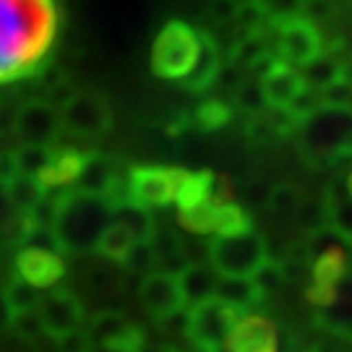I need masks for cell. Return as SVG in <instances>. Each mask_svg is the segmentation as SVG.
Returning <instances> with one entry per match:
<instances>
[{
	"label": "cell",
	"mask_w": 352,
	"mask_h": 352,
	"mask_svg": "<svg viewBox=\"0 0 352 352\" xmlns=\"http://www.w3.org/2000/svg\"><path fill=\"white\" fill-rule=\"evenodd\" d=\"M55 37V0H0V84L37 74Z\"/></svg>",
	"instance_id": "obj_1"
},
{
	"label": "cell",
	"mask_w": 352,
	"mask_h": 352,
	"mask_svg": "<svg viewBox=\"0 0 352 352\" xmlns=\"http://www.w3.org/2000/svg\"><path fill=\"white\" fill-rule=\"evenodd\" d=\"M151 71L188 91H204L222 74V52L209 34L186 21H167L151 45Z\"/></svg>",
	"instance_id": "obj_2"
},
{
	"label": "cell",
	"mask_w": 352,
	"mask_h": 352,
	"mask_svg": "<svg viewBox=\"0 0 352 352\" xmlns=\"http://www.w3.org/2000/svg\"><path fill=\"white\" fill-rule=\"evenodd\" d=\"M113 206L102 196L68 190L58 196L52 214V238L60 253H87L97 248L104 227L113 222Z\"/></svg>",
	"instance_id": "obj_3"
},
{
	"label": "cell",
	"mask_w": 352,
	"mask_h": 352,
	"mask_svg": "<svg viewBox=\"0 0 352 352\" xmlns=\"http://www.w3.org/2000/svg\"><path fill=\"white\" fill-rule=\"evenodd\" d=\"M300 149L314 162H340L352 157V107L321 102L300 118Z\"/></svg>",
	"instance_id": "obj_4"
},
{
	"label": "cell",
	"mask_w": 352,
	"mask_h": 352,
	"mask_svg": "<svg viewBox=\"0 0 352 352\" xmlns=\"http://www.w3.org/2000/svg\"><path fill=\"white\" fill-rule=\"evenodd\" d=\"M266 240L253 230L219 235L209 240V264L217 269L219 277H256L269 264Z\"/></svg>",
	"instance_id": "obj_5"
},
{
	"label": "cell",
	"mask_w": 352,
	"mask_h": 352,
	"mask_svg": "<svg viewBox=\"0 0 352 352\" xmlns=\"http://www.w3.org/2000/svg\"><path fill=\"white\" fill-rule=\"evenodd\" d=\"M58 110H60V126L74 139H102L113 128V107L107 97L94 89L71 91Z\"/></svg>",
	"instance_id": "obj_6"
},
{
	"label": "cell",
	"mask_w": 352,
	"mask_h": 352,
	"mask_svg": "<svg viewBox=\"0 0 352 352\" xmlns=\"http://www.w3.org/2000/svg\"><path fill=\"white\" fill-rule=\"evenodd\" d=\"M186 170L167 164H133L128 167V204L141 209H162L175 206L177 190Z\"/></svg>",
	"instance_id": "obj_7"
},
{
	"label": "cell",
	"mask_w": 352,
	"mask_h": 352,
	"mask_svg": "<svg viewBox=\"0 0 352 352\" xmlns=\"http://www.w3.org/2000/svg\"><path fill=\"white\" fill-rule=\"evenodd\" d=\"M188 342L190 347H199L206 352H219L227 347L230 334L238 324L240 314L232 311L230 305H225L217 298L201 300L196 305H188Z\"/></svg>",
	"instance_id": "obj_8"
},
{
	"label": "cell",
	"mask_w": 352,
	"mask_h": 352,
	"mask_svg": "<svg viewBox=\"0 0 352 352\" xmlns=\"http://www.w3.org/2000/svg\"><path fill=\"white\" fill-rule=\"evenodd\" d=\"M11 128L13 136L21 141V146L52 149L58 136L63 133L60 110L47 100H29L16 107Z\"/></svg>",
	"instance_id": "obj_9"
},
{
	"label": "cell",
	"mask_w": 352,
	"mask_h": 352,
	"mask_svg": "<svg viewBox=\"0 0 352 352\" xmlns=\"http://www.w3.org/2000/svg\"><path fill=\"white\" fill-rule=\"evenodd\" d=\"M87 331L94 347H102L104 352H146L144 329L128 321L120 311H100L89 321Z\"/></svg>",
	"instance_id": "obj_10"
},
{
	"label": "cell",
	"mask_w": 352,
	"mask_h": 352,
	"mask_svg": "<svg viewBox=\"0 0 352 352\" xmlns=\"http://www.w3.org/2000/svg\"><path fill=\"white\" fill-rule=\"evenodd\" d=\"M42 318V329L52 342L63 340L68 334H74L78 329H84V305L76 298L71 289L55 287L47 289L39 300L37 308Z\"/></svg>",
	"instance_id": "obj_11"
},
{
	"label": "cell",
	"mask_w": 352,
	"mask_h": 352,
	"mask_svg": "<svg viewBox=\"0 0 352 352\" xmlns=\"http://www.w3.org/2000/svg\"><path fill=\"white\" fill-rule=\"evenodd\" d=\"M65 264L60 251L39 248V245H21L13 261V277L24 279L26 285L37 287L39 292L55 289L63 282Z\"/></svg>",
	"instance_id": "obj_12"
},
{
	"label": "cell",
	"mask_w": 352,
	"mask_h": 352,
	"mask_svg": "<svg viewBox=\"0 0 352 352\" xmlns=\"http://www.w3.org/2000/svg\"><path fill=\"white\" fill-rule=\"evenodd\" d=\"M272 26L277 29V60L292 65V68H302L308 60H314L316 55L324 50L318 29L305 16L279 21V24Z\"/></svg>",
	"instance_id": "obj_13"
},
{
	"label": "cell",
	"mask_w": 352,
	"mask_h": 352,
	"mask_svg": "<svg viewBox=\"0 0 352 352\" xmlns=\"http://www.w3.org/2000/svg\"><path fill=\"white\" fill-rule=\"evenodd\" d=\"M139 302L141 308L157 321L183 314L188 308L175 272H151V274H146L141 279Z\"/></svg>",
	"instance_id": "obj_14"
},
{
	"label": "cell",
	"mask_w": 352,
	"mask_h": 352,
	"mask_svg": "<svg viewBox=\"0 0 352 352\" xmlns=\"http://www.w3.org/2000/svg\"><path fill=\"white\" fill-rule=\"evenodd\" d=\"M261 94H264L266 107L272 110H292V104L300 100L305 84L300 78V71L282 60H272L264 71V78L258 81Z\"/></svg>",
	"instance_id": "obj_15"
},
{
	"label": "cell",
	"mask_w": 352,
	"mask_h": 352,
	"mask_svg": "<svg viewBox=\"0 0 352 352\" xmlns=\"http://www.w3.org/2000/svg\"><path fill=\"white\" fill-rule=\"evenodd\" d=\"M227 352H277V329L261 314H243L230 334Z\"/></svg>",
	"instance_id": "obj_16"
},
{
	"label": "cell",
	"mask_w": 352,
	"mask_h": 352,
	"mask_svg": "<svg viewBox=\"0 0 352 352\" xmlns=\"http://www.w3.org/2000/svg\"><path fill=\"white\" fill-rule=\"evenodd\" d=\"M318 324L342 342H352V277L342 279L318 308Z\"/></svg>",
	"instance_id": "obj_17"
},
{
	"label": "cell",
	"mask_w": 352,
	"mask_h": 352,
	"mask_svg": "<svg viewBox=\"0 0 352 352\" xmlns=\"http://www.w3.org/2000/svg\"><path fill=\"white\" fill-rule=\"evenodd\" d=\"M84 157H87V151H78L74 146L52 149L50 167L42 177L45 190H63L76 186V180L81 175V167H84Z\"/></svg>",
	"instance_id": "obj_18"
},
{
	"label": "cell",
	"mask_w": 352,
	"mask_h": 352,
	"mask_svg": "<svg viewBox=\"0 0 352 352\" xmlns=\"http://www.w3.org/2000/svg\"><path fill=\"white\" fill-rule=\"evenodd\" d=\"M298 71H300V78L308 91H329V89H334L344 78L342 58L324 50L318 52L314 60H308L302 68H298Z\"/></svg>",
	"instance_id": "obj_19"
},
{
	"label": "cell",
	"mask_w": 352,
	"mask_h": 352,
	"mask_svg": "<svg viewBox=\"0 0 352 352\" xmlns=\"http://www.w3.org/2000/svg\"><path fill=\"white\" fill-rule=\"evenodd\" d=\"M177 279H180V289H183L186 305H196V302L214 298L219 274H217V269L209 261H201V264L183 266L177 272Z\"/></svg>",
	"instance_id": "obj_20"
},
{
	"label": "cell",
	"mask_w": 352,
	"mask_h": 352,
	"mask_svg": "<svg viewBox=\"0 0 352 352\" xmlns=\"http://www.w3.org/2000/svg\"><path fill=\"white\" fill-rule=\"evenodd\" d=\"M214 298L222 300L225 305H230L232 311H238L240 316L251 314L253 305H258V302L264 300L256 279L251 277H219Z\"/></svg>",
	"instance_id": "obj_21"
},
{
	"label": "cell",
	"mask_w": 352,
	"mask_h": 352,
	"mask_svg": "<svg viewBox=\"0 0 352 352\" xmlns=\"http://www.w3.org/2000/svg\"><path fill=\"white\" fill-rule=\"evenodd\" d=\"M324 214L327 225L342 240L352 243V196L347 188H329L324 196Z\"/></svg>",
	"instance_id": "obj_22"
},
{
	"label": "cell",
	"mask_w": 352,
	"mask_h": 352,
	"mask_svg": "<svg viewBox=\"0 0 352 352\" xmlns=\"http://www.w3.org/2000/svg\"><path fill=\"white\" fill-rule=\"evenodd\" d=\"M3 190H6L11 206L21 214V217L29 214L32 209H37L39 204L50 196V190H45V186H42L39 180L26 177V175H13L11 180L3 186Z\"/></svg>",
	"instance_id": "obj_23"
},
{
	"label": "cell",
	"mask_w": 352,
	"mask_h": 352,
	"mask_svg": "<svg viewBox=\"0 0 352 352\" xmlns=\"http://www.w3.org/2000/svg\"><path fill=\"white\" fill-rule=\"evenodd\" d=\"M136 243H141V240L133 238V232H131L123 222H118V219L113 217V222L104 227V232H102L100 240H97L94 253H100V256L110 258V261L123 264V261L128 258V253L133 251Z\"/></svg>",
	"instance_id": "obj_24"
},
{
	"label": "cell",
	"mask_w": 352,
	"mask_h": 352,
	"mask_svg": "<svg viewBox=\"0 0 352 352\" xmlns=\"http://www.w3.org/2000/svg\"><path fill=\"white\" fill-rule=\"evenodd\" d=\"M52 149H42V146H19L13 149V162H16V175L34 177L42 183V177L50 167Z\"/></svg>",
	"instance_id": "obj_25"
},
{
	"label": "cell",
	"mask_w": 352,
	"mask_h": 352,
	"mask_svg": "<svg viewBox=\"0 0 352 352\" xmlns=\"http://www.w3.org/2000/svg\"><path fill=\"white\" fill-rule=\"evenodd\" d=\"M3 289H6V300H8L13 314L37 311L39 300H42V295H45V292H39L37 287L26 285L24 279H19V277H13L11 282H8V287H3Z\"/></svg>",
	"instance_id": "obj_26"
},
{
	"label": "cell",
	"mask_w": 352,
	"mask_h": 352,
	"mask_svg": "<svg viewBox=\"0 0 352 352\" xmlns=\"http://www.w3.org/2000/svg\"><path fill=\"white\" fill-rule=\"evenodd\" d=\"M253 6L264 13L266 21L279 24V21H289V19H300L305 0H253Z\"/></svg>",
	"instance_id": "obj_27"
},
{
	"label": "cell",
	"mask_w": 352,
	"mask_h": 352,
	"mask_svg": "<svg viewBox=\"0 0 352 352\" xmlns=\"http://www.w3.org/2000/svg\"><path fill=\"white\" fill-rule=\"evenodd\" d=\"M230 120V107L222 100H209L201 102L193 113V123L201 128V131H217Z\"/></svg>",
	"instance_id": "obj_28"
},
{
	"label": "cell",
	"mask_w": 352,
	"mask_h": 352,
	"mask_svg": "<svg viewBox=\"0 0 352 352\" xmlns=\"http://www.w3.org/2000/svg\"><path fill=\"white\" fill-rule=\"evenodd\" d=\"M123 266H128L131 272H136V274H151L154 272V266L157 264V253H154V245H151V240H141L133 245V251L128 253V258L123 261Z\"/></svg>",
	"instance_id": "obj_29"
},
{
	"label": "cell",
	"mask_w": 352,
	"mask_h": 352,
	"mask_svg": "<svg viewBox=\"0 0 352 352\" xmlns=\"http://www.w3.org/2000/svg\"><path fill=\"white\" fill-rule=\"evenodd\" d=\"M13 334L16 337H21V340L32 342L37 340V337H42L45 334V329H42V318H39L37 311H24V314H13L11 318V327Z\"/></svg>",
	"instance_id": "obj_30"
},
{
	"label": "cell",
	"mask_w": 352,
	"mask_h": 352,
	"mask_svg": "<svg viewBox=\"0 0 352 352\" xmlns=\"http://www.w3.org/2000/svg\"><path fill=\"white\" fill-rule=\"evenodd\" d=\"M55 344H58V352H94V342H91L87 329H78L74 334L58 340Z\"/></svg>",
	"instance_id": "obj_31"
},
{
	"label": "cell",
	"mask_w": 352,
	"mask_h": 352,
	"mask_svg": "<svg viewBox=\"0 0 352 352\" xmlns=\"http://www.w3.org/2000/svg\"><path fill=\"white\" fill-rule=\"evenodd\" d=\"M11 318H13V311L11 305H8V300H6V289L0 287V331L11 327Z\"/></svg>",
	"instance_id": "obj_32"
},
{
	"label": "cell",
	"mask_w": 352,
	"mask_h": 352,
	"mask_svg": "<svg viewBox=\"0 0 352 352\" xmlns=\"http://www.w3.org/2000/svg\"><path fill=\"white\" fill-rule=\"evenodd\" d=\"M344 188L350 190V196H352V173H350V175H347V183H344Z\"/></svg>",
	"instance_id": "obj_33"
},
{
	"label": "cell",
	"mask_w": 352,
	"mask_h": 352,
	"mask_svg": "<svg viewBox=\"0 0 352 352\" xmlns=\"http://www.w3.org/2000/svg\"><path fill=\"white\" fill-rule=\"evenodd\" d=\"M188 352H206V350H199V347H193V350H188Z\"/></svg>",
	"instance_id": "obj_34"
},
{
	"label": "cell",
	"mask_w": 352,
	"mask_h": 352,
	"mask_svg": "<svg viewBox=\"0 0 352 352\" xmlns=\"http://www.w3.org/2000/svg\"><path fill=\"white\" fill-rule=\"evenodd\" d=\"M0 104H3V100H0Z\"/></svg>",
	"instance_id": "obj_35"
},
{
	"label": "cell",
	"mask_w": 352,
	"mask_h": 352,
	"mask_svg": "<svg viewBox=\"0 0 352 352\" xmlns=\"http://www.w3.org/2000/svg\"><path fill=\"white\" fill-rule=\"evenodd\" d=\"M350 352H352V350H350Z\"/></svg>",
	"instance_id": "obj_36"
}]
</instances>
